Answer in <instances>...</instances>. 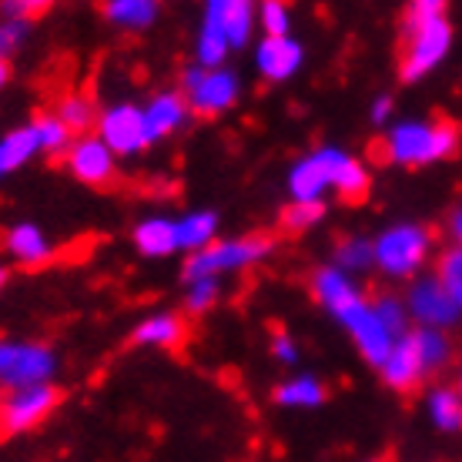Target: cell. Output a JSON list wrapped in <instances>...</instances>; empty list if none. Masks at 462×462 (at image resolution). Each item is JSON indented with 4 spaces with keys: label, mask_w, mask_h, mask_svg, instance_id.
I'll list each match as a JSON object with an SVG mask.
<instances>
[{
    "label": "cell",
    "mask_w": 462,
    "mask_h": 462,
    "mask_svg": "<svg viewBox=\"0 0 462 462\" xmlns=\"http://www.w3.org/2000/svg\"><path fill=\"white\" fill-rule=\"evenodd\" d=\"M312 295L325 312L332 315L348 336H352L358 356L379 369L382 362L389 358V352H393L395 338L389 336V328H385L382 319L375 315L372 301L358 291L352 275L338 272L336 265H322L312 275Z\"/></svg>",
    "instance_id": "obj_1"
},
{
    "label": "cell",
    "mask_w": 462,
    "mask_h": 462,
    "mask_svg": "<svg viewBox=\"0 0 462 462\" xmlns=\"http://www.w3.org/2000/svg\"><path fill=\"white\" fill-rule=\"evenodd\" d=\"M369 171L356 154L342 148H315L301 154L289 171V191L291 201H325L328 191L342 195L346 201H356L369 191Z\"/></svg>",
    "instance_id": "obj_2"
},
{
    "label": "cell",
    "mask_w": 462,
    "mask_h": 462,
    "mask_svg": "<svg viewBox=\"0 0 462 462\" xmlns=\"http://www.w3.org/2000/svg\"><path fill=\"white\" fill-rule=\"evenodd\" d=\"M452 23L442 0H412L405 7V44H402V78L422 81L439 68L452 51Z\"/></svg>",
    "instance_id": "obj_3"
},
{
    "label": "cell",
    "mask_w": 462,
    "mask_h": 462,
    "mask_svg": "<svg viewBox=\"0 0 462 462\" xmlns=\"http://www.w3.org/2000/svg\"><path fill=\"white\" fill-rule=\"evenodd\" d=\"M459 148V131L449 121L432 117H409L385 131L382 154L389 164L399 168H426V164L446 162Z\"/></svg>",
    "instance_id": "obj_4"
},
{
    "label": "cell",
    "mask_w": 462,
    "mask_h": 462,
    "mask_svg": "<svg viewBox=\"0 0 462 462\" xmlns=\"http://www.w3.org/2000/svg\"><path fill=\"white\" fill-rule=\"evenodd\" d=\"M375 248V268L385 278H399V282H412L419 278V272L426 268V262L432 258V235L422 225L402 221V225H389L372 238Z\"/></svg>",
    "instance_id": "obj_5"
},
{
    "label": "cell",
    "mask_w": 462,
    "mask_h": 462,
    "mask_svg": "<svg viewBox=\"0 0 462 462\" xmlns=\"http://www.w3.org/2000/svg\"><path fill=\"white\" fill-rule=\"evenodd\" d=\"M58 356L44 342H27V338H4L0 342V389L17 393L31 385H54Z\"/></svg>",
    "instance_id": "obj_6"
},
{
    "label": "cell",
    "mask_w": 462,
    "mask_h": 462,
    "mask_svg": "<svg viewBox=\"0 0 462 462\" xmlns=\"http://www.w3.org/2000/svg\"><path fill=\"white\" fill-rule=\"evenodd\" d=\"M268 252H272V242L262 238V235L218 238V242L208 245L205 252L188 254L185 278L188 282H195V278H215V282H218L221 275H235V272H245V268L258 265Z\"/></svg>",
    "instance_id": "obj_7"
},
{
    "label": "cell",
    "mask_w": 462,
    "mask_h": 462,
    "mask_svg": "<svg viewBox=\"0 0 462 462\" xmlns=\"http://www.w3.org/2000/svg\"><path fill=\"white\" fill-rule=\"evenodd\" d=\"M181 94H185L191 115L218 117L238 105L242 94V78L231 68H188L181 78Z\"/></svg>",
    "instance_id": "obj_8"
},
{
    "label": "cell",
    "mask_w": 462,
    "mask_h": 462,
    "mask_svg": "<svg viewBox=\"0 0 462 462\" xmlns=\"http://www.w3.org/2000/svg\"><path fill=\"white\" fill-rule=\"evenodd\" d=\"M405 312H409V322L416 328H432V332H446L459 322V309L452 295L446 291L436 275H419L412 278V285L405 291Z\"/></svg>",
    "instance_id": "obj_9"
},
{
    "label": "cell",
    "mask_w": 462,
    "mask_h": 462,
    "mask_svg": "<svg viewBox=\"0 0 462 462\" xmlns=\"http://www.w3.org/2000/svg\"><path fill=\"white\" fill-rule=\"evenodd\" d=\"M97 138L105 141L107 148L115 151V158H125V154H141V151L154 144L148 131V121H144V111L141 105H127V101H117V105L105 107L97 115Z\"/></svg>",
    "instance_id": "obj_10"
},
{
    "label": "cell",
    "mask_w": 462,
    "mask_h": 462,
    "mask_svg": "<svg viewBox=\"0 0 462 462\" xmlns=\"http://www.w3.org/2000/svg\"><path fill=\"white\" fill-rule=\"evenodd\" d=\"M60 393L54 385H31L17 393H4L0 402V429L7 436H21L27 429H37L54 409H58Z\"/></svg>",
    "instance_id": "obj_11"
},
{
    "label": "cell",
    "mask_w": 462,
    "mask_h": 462,
    "mask_svg": "<svg viewBox=\"0 0 462 462\" xmlns=\"http://www.w3.org/2000/svg\"><path fill=\"white\" fill-rule=\"evenodd\" d=\"M68 171L84 181V185H107L115 178L117 158L115 151L107 148L97 134H84V138H74V144L68 148Z\"/></svg>",
    "instance_id": "obj_12"
},
{
    "label": "cell",
    "mask_w": 462,
    "mask_h": 462,
    "mask_svg": "<svg viewBox=\"0 0 462 462\" xmlns=\"http://www.w3.org/2000/svg\"><path fill=\"white\" fill-rule=\"evenodd\" d=\"M254 70L272 84L291 81L305 64V47L295 37H262L254 44Z\"/></svg>",
    "instance_id": "obj_13"
},
{
    "label": "cell",
    "mask_w": 462,
    "mask_h": 462,
    "mask_svg": "<svg viewBox=\"0 0 462 462\" xmlns=\"http://www.w3.org/2000/svg\"><path fill=\"white\" fill-rule=\"evenodd\" d=\"M379 375L389 389H395V393H409V389H416L419 382L426 379L429 372H426V365H422V358H419V348H416V342H412V336H405L395 342L389 358L379 365Z\"/></svg>",
    "instance_id": "obj_14"
},
{
    "label": "cell",
    "mask_w": 462,
    "mask_h": 462,
    "mask_svg": "<svg viewBox=\"0 0 462 462\" xmlns=\"http://www.w3.org/2000/svg\"><path fill=\"white\" fill-rule=\"evenodd\" d=\"M144 111V121H148L151 141H162L174 131H181L191 117V107H188L185 94L181 91H158L148 97V105H141Z\"/></svg>",
    "instance_id": "obj_15"
},
{
    "label": "cell",
    "mask_w": 462,
    "mask_h": 462,
    "mask_svg": "<svg viewBox=\"0 0 462 462\" xmlns=\"http://www.w3.org/2000/svg\"><path fill=\"white\" fill-rule=\"evenodd\" d=\"M4 248H7V254L23 268H41L54 258V245H51V238L44 235V228L34 225V221L14 225V228L4 235Z\"/></svg>",
    "instance_id": "obj_16"
},
{
    "label": "cell",
    "mask_w": 462,
    "mask_h": 462,
    "mask_svg": "<svg viewBox=\"0 0 462 462\" xmlns=\"http://www.w3.org/2000/svg\"><path fill=\"white\" fill-rule=\"evenodd\" d=\"M208 7L218 17L231 51H242L252 44L254 31H258V7L254 4H248V0H211Z\"/></svg>",
    "instance_id": "obj_17"
},
{
    "label": "cell",
    "mask_w": 462,
    "mask_h": 462,
    "mask_svg": "<svg viewBox=\"0 0 462 462\" xmlns=\"http://www.w3.org/2000/svg\"><path fill=\"white\" fill-rule=\"evenodd\" d=\"M134 248L144 258H168V254L181 252V245H178V218L151 215V218L138 221V228H134Z\"/></svg>",
    "instance_id": "obj_18"
},
{
    "label": "cell",
    "mask_w": 462,
    "mask_h": 462,
    "mask_svg": "<svg viewBox=\"0 0 462 462\" xmlns=\"http://www.w3.org/2000/svg\"><path fill=\"white\" fill-rule=\"evenodd\" d=\"M228 54H231L228 37H225V31H221L218 17H215L211 7L205 4V11H201V23H198V37H195L198 68H225Z\"/></svg>",
    "instance_id": "obj_19"
},
{
    "label": "cell",
    "mask_w": 462,
    "mask_h": 462,
    "mask_svg": "<svg viewBox=\"0 0 462 462\" xmlns=\"http://www.w3.org/2000/svg\"><path fill=\"white\" fill-rule=\"evenodd\" d=\"M185 336H188L185 319H178L174 312H158V315H148L144 322H138L131 338L138 346H148V348H174L185 342Z\"/></svg>",
    "instance_id": "obj_20"
},
{
    "label": "cell",
    "mask_w": 462,
    "mask_h": 462,
    "mask_svg": "<svg viewBox=\"0 0 462 462\" xmlns=\"http://www.w3.org/2000/svg\"><path fill=\"white\" fill-rule=\"evenodd\" d=\"M162 17V4L154 0H107L105 4V21L121 27V31H148L151 23Z\"/></svg>",
    "instance_id": "obj_21"
},
{
    "label": "cell",
    "mask_w": 462,
    "mask_h": 462,
    "mask_svg": "<svg viewBox=\"0 0 462 462\" xmlns=\"http://www.w3.org/2000/svg\"><path fill=\"white\" fill-rule=\"evenodd\" d=\"M215 242H218V215L215 211H188L185 218H178V245H181V252L198 254Z\"/></svg>",
    "instance_id": "obj_22"
},
{
    "label": "cell",
    "mask_w": 462,
    "mask_h": 462,
    "mask_svg": "<svg viewBox=\"0 0 462 462\" xmlns=\"http://www.w3.org/2000/svg\"><path fill=\"white\" fill-rule=\"evenodd\" d=\"M426 416L439 432H459L462 429V395L456 385H436L426 395Z\"/></svg>",
    "instance_id": "obj_23"
},
{
    "label": "cell",
    "mask_w": 462,
    "mask_h": 462,
    "mask_svg": "<svg viewBox=\"0 0 462 462\" xmlns=\"http://www.w3.org/2000/svg\"><path fill=\"white\" fill-rule=\"evenodd\" d=\"M275 402L282 409H319L325 402V385L315 375L301 372V375H291V379L278 382L275 389Z\"/></svg>",
    "instance_id": "obj_24"
},
{
    "label": "cell",
    "mask_w": 462,
    "mask_h": 462,
    "mask_svg": "<svg viewBox=\"0 0 462 462\" xmlns=\"http://www.w3.org/2000/svg\"><path fill=\"white\" fill-rule=\"evenodd\" d=\"M34 154H41V151H37V141H34V131H31V125L7 131V134L0 138V178L21 171L23 164L31 162Z\"/></svg>",
    "instance_id": "obj_25"
},
{
    "label": "cell",
    "mask_w": 462,
    "mask_h": 462,
    "mask_svg": "<svg viewBox=\"0 0 462 462\" xmlns=\"http://www.w3.org/2000/svg\"><path fill=\"white\" fill-rule=\"evenodd\" d=\"M336 262L332 265L346 275H358V272H369L375 265V248H372V238L365 235H346L342 242L336 245Z\"/></svg>",
    "instance_id": "obj_26"
},
{
    "label": "cell",
    "mask_w": 462,
    "mask_h": 462,
    "mask_svg": "<svg viewBox=\"0 0 462 462\" xmlns=\"http://www.w3.org/2000/svg\"><path fill=\"white\" fill-rule=\"evenodd\" d=\"M31 131H34V141L41 154H68V148L74 144V134L64 127V121H60L54 111H51V115H37L34 121H31Z\"/></svg>",
    "instance_id": "obj_27"
},
{
    "label": "cell",
    "mask_w": 462,
    "mask_h": 462,
    "mask_svg": "<svg viewBox=\"0 0 462 462\" xmlns=\"http://www.w3.org/2000/svg\"><path fill=\"white\" fill-rule=\"evenodd\" d=\"M54 115L64 121V127H68L74 138H84V131L97 125V111H94L91 97H84V94H68V97H60L58 107H54Z\"/></svg>",
    "instance_id": "obj_28"
},
{
    "label": "cell",
    "mask_w": 462,
    "mask_h": 462,
    "mask_svg": "<svg viewBox=\"0 0 462 462\" xmlns=\"http://www.w3.org/2000/svg\"><path fill=\"white\" fill-rule=\"evenodd\" d=\"M372 309L375 315L382 319V325L389 328V336L399 342L412 332V322H409V312H405V301L399 295H379V299H372Z\"/></svg>",
    "instance_id": "obj_29"
},
{
    "label": "cell",
    "mask_w": 462,
    "mask_h": 462,
    "mask_svg": "<svg viewBox=\"0 0 462 462\" xmlns=\"http://www.w3.org/2000/svg\"><path fill=\"white\" fill-rule=\"evenodd\" d=\"M258 27H262V37H291L289 4H282V0L258 4Z\"/></svg>",
    "instance_id": "obj_30"
},
{
    "label": "cell",
    "mask_w": 462,
    "mask_h": 462,
    "mask_svg": "<svg viewBox=\"0 0 462 462\" xmlns=\"http://www.w3.org/2000/svg\"><path fill=\"white\" fill-rule=\"evenodd\" d=\"M436 278H439L442 285H446V291L452 295V301H456V309L462 312V248H446L439 258V265H436Z\"/></svg>",
    "instance_id": "obj_31"
},
{
    "label": "cell",
    "mask_w": 462,
    "mask_h": 462,
    "mask_svg": "<svg viewBox=\"0 0 462 462\" xmlns=\"http://www.w3.org/2000/svg\"><path fill=\"white\" fill-rule=\"evenodd\" d=\"M218 295H221V285L215 278H195V282H188V291H185L188 312L195 315L211 312V305L218 301Z\"/></svg>",
    "instance_id": "obj_32"
},
{
    "label": "cell",
    "mask_w": 462,
    "mask_h": 462,
    "mask_svg": "<svg viewBox=\"0 0 462 462\" xmlns=\"http://www.w3.org/2000/svg\"><path fill=\"white\" fill-rule=\"evenodd\" d=\"M325 201H291L285 208V228L289 231H309L325 218Z\"/></svg>",
    "instance_id": "obj_33"
},
{
    "label": "cell",
    "mask_w": 462,
    "mask_h": 462,
    "mask_svg": "<svg viewBox=\"0 0 462 462\" xmlns=\"http://www.w3.org/2000/svg\"><path fill=\"white\" fill-rule=\"evenodd\" d=\"M27 31H31V21H14V17L0 21V60L14 58L21 51L23 41H27Z\"/></svg>",
    "instance_id": "obj_34"
},
{
    "label": "cell",
    "mask_w": 462,
    "mask_h": 462,
    "mask_svg": "<svg viewBox=\"0 0 462 462\" xmlns=\"http://www.w3.org/2000/svg\"><path fill=\"white\" fill-rule=\"evenodd\" d=\"M37 11H44V4H34V0H7V4H0V14L14 17V21H31V14Z\"/></svg>",
    "instance_id": "obj_35"
},
{
    "label": "cell",
    "mask_w": 462,
    "mask_h": 462,
    "mask_svg": "<svg viewBox=\"0 0 462 462\" xmlns=\"http://www.w3.org/2000/svg\"><path fill=\"white\" fill-rule=\"evenodd\" d=\"M272 356H275L278 362H285V365H291V362L299 358V346L291 342V336H285V332H278V336L272 338Z\"/></svg>",
    "instance_id": "obj_36"
},
{
    "label": "cell",
    "mask_w": 462,
    "mask_h": 462,
    "mask_svg": "<svg viewBox=\"0 0 462 462\" xmlns=\"http://www.w3.org/2000/svg\"><path fill=\"white\" fill-rule=\"evenodd\" d=\"M393 111H395V105H393V97H375L372 101V107H369V117H372V125H389V117H393Z\"/></svg>",
    "instance_id": "obj_37"
},
{
    "label": "cell",
    "mask_w": 462,
    "mask_h": 462,
    "mask_svg": "<svg viewBox=\"0 0 462 462\" xmlns=\"http://www.w3.org/2000/svg\"><path fill=\"white\" fill-rule=\"evenodd\" d=\"M449 235H452V242H456V248H462V208L452 211V218H449Z\"/></svg>",
    "instance_id": "obj_38"
},
{
    "label": "cell",
    "mask_w": 462,
    "mask_h": 462,
    "mask_svg": "<svg viewBox=\"0 0 462 462\" xmlns=\"http://www.w3.org/2000/svg\"><path fill=\"white\" fill-rule=\"evenodd\" d=\"M7 78H11V68H7V60H0V91H4Z\"/></svg>",
    "instance_id": "obj_39"
},
{
    "label": "cell",
    "mask_w": 462,
    "mask_h": 462,
    "mask_svg": "<svg viewBox=\"0 0 462 462\" xmlns=\"http://www.w3.org/2000/svg\"><path fill=\"white\" fill-rule=\"evenodd\" d=\"M4 282H7V268L0 265V289H4Z\"/></svg>",
    "instance_id": "obj_40"
},
{
    "label": "cell",
    "mask_w": 462,
    "mask_h": 462,
    "mask_svg": "<svg viewBox=\"0 0 462 462\" xmlns=\"http://www.w3.org/2000/svg\"><path fill=\"white\" fill-rule=\"evenodd\" d=\"M456 389H459V395H462V369H459V382H456Z\"/></svg>",
    "instance_id": "obj_41"
},
{
    "label": "cell",
    "mask_w": 462,
    "mask_h": 462,
    "mask_svg": "<svg viewBox=\"0 0 462 462\" xmlns=\"http://www.w3.org/2000/svg\"><path fill=\"white\" fill-rule=\"evenodd\" d=\"M0 402H4V389H0Z\"/></svg>",
    "instance_id": "obj_42"
}]
</instances>
